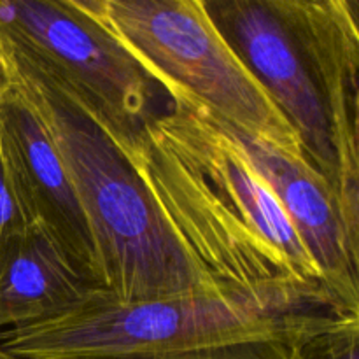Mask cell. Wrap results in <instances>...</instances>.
<instances>
[{
    "instance_id": "obj_1",
    "label": "cell",
    "mask_w": 359,
    "mask_h": 359,
    "mask_svg": "<svg viewBox=\"0 0 359 359\" xmlns=\"http://www.w3.org/2000/svg\"><path fill=\"white\" fill-rule=\"evenodd\" d=\"M119 149L189 262L221 291L286 316L342 312L237 137L195 102L170 98Z\"/></svg>"
},
{
    "instance_id": "obj_2",
    "label": "cell",
    "mask_w": 359,
    "mask_h": 359,
    "mask_svg": "<svg viewBox=\"0 0 359 359\" xmlns=\"http://www.w3.org/2000/svg\"><path fill=\"white\" fill-rule=\"evenodd\" d=\"M203 6L294 130L305 161L330 186L358 241V2L203 0Z\"/></svg>"
},
{
    "instance_id": "obj_3",
    "label": "cell",
    "mask_w": 359,
    "mask_h": 359,
    "mask_svg": "<svg viewBox=\"0 0 359 359\" xmlns=\"http://www.w3.org/2000/svg\"><path fill=\"white\" fill-rule=\"evenodd\" d=\"M0 79L34 109L58 149L109 293L126 304L224 294L189 262L118 144L63 81L4 42Z\"/></svg>"
},
{
    "instance_id": "obj_4",
    "label": "cell",
    "mask_w": 359,
    "mask_h": 359,
    "mask_svg": "<svg viewBox=\"0 0 359 359\" xmlns=\"http://www.w3.org/2000/svg\"><path fill=\"white\" fill-rule=\"evenodd\" d=\"M74 4L104 28L168 97L195 102L242 135L305 160L294 130L224 41L203 0Z\"/></svg>"
},
{
    "instance_id": "obj_5",
    "label": "cell",
    "mask_w": 359,
    "mask_h": 359,
    "mask_svg": "<svg viewBox=\"0 0 359 359\" xmlns=\"http://www.w3.org/2000/svg\"><path fill=\"white\" fill-rule=\"evenodd\" d=\"M309 314H279L226 293L126 304L97 290L53 318L0 332V353L11 359L158 356L279 335Z\"/></svg>"
},
{
    "instance_id": "obj_6",
    "label": "cell",
    "mask_w": 359,
    "mask_h": 359,
    "mask_svg": "<svg viewBox=\"0 0 359 359\" xmlns=\"http://www.w3.org/2000/svg\"><path fill=\"white\" fill-rule=\"evenodd\" d=\"M0 42L63 81L116 144L167 109L163 88L74 0H0Z\"/></svg>"
},
{
    "instance_id": "obj_7",
    "label": "cell",
    "mask_w": 359,
    "mask_h": 359,
    "mask_svg": "<svg viewBox=\"0 0 359 359\" xmlns=\"http://www.w3.org/2000/svg\"><path fill=\"white\" fill-rule=\"evenodd\" d=\"M0 153L28 221L48 231L88 283L105 290L97 248L62 156L34 109L2 79Z\"/></svg>"
},
{
    "instance_id": "obj_8",
    "label": "cell",
    "mask_w": 359,
    "mask_h": 359,
    "mask_svg": "<svg viewBox=\"0 0 359 359\" xmlns=\"http://www.w3.org/2000/svg\"><path fill=\"white\" fill-rule=\"evenodd\" d=\"M230 132L290 216L309 255L321 270L326 290L337 307L342 312L359 314V242L347 231L325 179L305 160L256 142L233 128Z\"/></svg>"
},
{
    "instance_id": "obj_9",
    "label": "cell",
    "mask_w": 359,
    "mask_h": 359,
    "mask_svg": "<svg viewBox=\"0 0 359 359\" xmlns=\"http://www.w3.org/2000/svg\"><path fill=\"white\" fill-rule=\"evenodd\" d=\"M97 290L44 228H30L0 255V332L53 318Z\"/></svg>"
},
{
    "instance_id": "obj_10",
    "label": "cell",
    "mask_w": 359,
    "mask_h": 359,
    "mask_svg": "<svg viewBox=\"0 0 359 359\" xmlns=\"http://www.w3.org/2000/svg\"><path fill=\"white\" fill-rule=\"evenodd\" d=\"M297 359H359V314L309 318L298 332Z\"/></svg>"
},
{
    "instance_id": "obj_11",
    "label": "cell",
    "mask_w": 359,
    "mask_h": 359,
    "mask_svg": "<svg viewBox=\"0 0 359 359\" xmlns=\"http://www.w3.org/2000/svg\"><path fill=\"white\" fill-rule=\"evenodd\" d=\"M319 314V312H316ZM302 318L294 326L279 335L266 337V339L248 340V342L230 344V346L205 347V349L182 351V353L158 354V356L130 358V359H297V337L302 326L309 318Z\"/></svg>"
},
{
    "instance_id": "obj_12",
    "label": "cell",
    "mask_w": 359,
    "mask_h": 359,
    "mask_svg": "<svg viewBox=\"0 0 359 359\" xmlns=\"http://www.w3.org/2000/svg\"><path fill=\"white\" fill-rule=\"evenodd\" d=\"M30 228H34V224L28 221L16 186L0 153V255Z\"/></svg>"
},
{
    "instance_id": "obj_13",
    "label": "cell",
    "mask_w": 359,
    "mask_h": 359,
    "mask_svg": "<svg viewBox=\"0 0 359 359\" xmlns=\"http://www.w3.org/2000/svg\"><path fill=\"white\" fill-rule=\"evenodd\" d=\"M0 359H11V358H7V356H4L2 353H0Z\"/></svg>"
}]
</instances>
